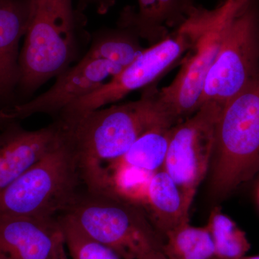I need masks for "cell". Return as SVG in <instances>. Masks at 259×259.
Instances as JSON below:
<instances>
[{
    "label": "cell",
    "mask_w": 259,
    "mask_h": 259,
    "mask_svg": "<svg viewBox=\"0 0 259 259\" xmlns=\"http://www.w3.org/2000/svg\"><path fill=\"white\" fill-rule=\"evenodd\" d=\"M140 37L130 29L118 25L117 28L102 30L94 37L87 52L125 68L143 52Z\"/></svg>",
    "instance_id": "obj_18"
},
{
    "label": "cell",
    "mask_w": 259,
    "mask_h": 259,
    "mask_svg": "<svg viewBox=\"0 0 259 259\" xmlns=\"http://www.w3.org/2000/svg\"><path fill=\"white\" fill-rule=\"evenodd\" d=\"M258 196H259V191H258Z\"/></svg>",
    "instance_id": "obj_25"
},
{
    "label": "cell",
    "mask_w": 259,
    "mask_h": 259,
    "mask_svg": "<svg viewBox=\"0 0 259 259\" xmlns=\"http://www.w3.org/2000/svg\"><path fill=\"white\" fill-rule=\"evenodd\" d=\"M253 4L252 0L228 25L206 78L201 106L209 102L223 106L259 74V16Z\"/></svg>",
    "instance_id": "obj_7"
},
{
    "label": "cell",
    "mask_w": 259,
    "mask_h": 259,
    "mask_svg": "<svg viewBox=\"0 0 259 259\" xmlns=\"http://www.w3.org/2000/svg\"><path fill=\"white\" fill-rule=\"evenodd\" d=\"M12 120H13V118L10 112H5L0 110V124L5 123Z\"/></svg>",
    "instance_id": "obj_23"
},
{
    "label": "cell",
    "mask_w": 259,
    "mask_h": 259,
    "mask_svg": "<svg viewBox=\"0 0 259 259\" xmlns=\"http://www.w3.org/2000/svg\"><path fill=\"white\" fill-rule=\"evenodd\" d=\"M87 1L93 2L96 4L100 5V10L102 12L106 10L110 7L111 0H87Z\"/></svg>",
    "instance_id": "obj_22"
},
{
    "label": "cell",
    "mask_w": 259,
    "mask_h": 259,
    "mask_svg": "<svg viewBox=\"0 0 259 259\" xmlns=\"http://www.w3.org/2000/svg\"><path fill=\"white\" fill-rule=\"evenodd\" d=\"M49 259H71L68 250L66 249L64 236L58 241L52 254Z\"/></svg>",
    "instance_id": "obj_21"
},
{
    "label": "cell",
    "mask_w": 259,
    "mask_h": 259,
    "mask_svg": "<svg viewBox=\"0 0 259 259\" xmlns=\"http://www.w3.org/2000/svg\"><path fill=\"white\" fill-rule=\"evenodd\" d=\"M163 253L166 259H213L214 243L207 226L189 223L165 235Z\"/></svg>",
    "instance_id": "obj_17"
},
{
    "label": "cell",
    "mask_w": 259,
    "mask_h": 259,
    "mask_svg": "<svg viewBox=\"0 0 259 259\" xmlns=\"http://www.w3.org/2000/svg\"><path fill=\"white\" fill-rule=\"evenodd\" d=\"M80 181L76 156L63 134L56 147L0 192V216L58 219L77 198Z\"/></svg>",
    "instance_id": "obj_6"
},
{
    "label": "cell",
    "mask_w": 259,
    "mask_h": 259,
    "mask_svg": "<svg viewBox=\"0 0 259 259\" xmlns=\"http://www.w3.org/2000/svg\"><path fill=\"white\" fill-rule=\"evenodd\" d=\"M18 88L29 97L79 60L73 0H28Z\"/></svg>",
    "instance_id": "obj_2"
},
{
    "label": "cell",
    "mask_w": 259,
    "mask_h": 259,
    "mask_svg": "<svg viewBox=\"0 0 259 259\" xmlns=\"http://www.w3.org/2000/svg\"><path fill=\"white\" fill-rule=\"evenodd\" d=\"M252 0H224L214 10L192 6L180 26L190 33L192 47L181 61L178 74L159 90V99L177 124L201 107L206 78L217 57L228 25Z\"/></svg>",
    "instance_id": "obj_4"
},
{
    "label": "cell",
    "mask_w": 259,
    "mask_h": 259,
    "mask_svg": "<svg viewBox=\"0 0 259 259\" xmlns=\"http://www.w3.org/2000/svg\"><path fill=\"white\" fill-rule=\"evenodd\" d=\"M64 214L122 259H166L163 238L144 207L114 191L79 193Z\"/></svg>",
    "instance_id": "obj_3"
},
{
    "label": "cell",
    "mask_w": 259,
    "mask_h": 259,
    "mask_svg": "<svg viewBox=\"0 0 259 259\" xmlns=\"http://www.w3.org/2000/svg\"><path fill=\"white\" fill-rule=\"evenodd\" d=\"M62 236L59 218L0 216V254L10 259H49Z\"/></svg>",
    "instance_id": "obj_12"
},
{
    "label": "cell",
    "mask_w": 259,
    "mask_h": 259,
    "mask_svg": "<svg viewBox=\"0 0 259 259\" xmlns=\"http://www.w3.org/2000/svg\"><path fill=\"white\" fill-rule=\"evenodd\" d=\"M122 69L112 61L86 52L77 62L55 78L47 91L15 105L10 113L14 119L37 114L57 117L66 107L97 91Z\"/></svg>",
    "instance_id": "obj_10"
},
{
    "label": "cell",
    "mask_w": 259,
    "mask_h": 259,
    "mask_svg": "<svg viewBox=\"0 0 259 259\" xmlns=\"http://www.w3.org/2000/svg\"><path fill=\"white\" fill-rule=\"evenodd\" d=\"M57 120L76 156L81 180L92 192L110 190L107 168L146 131L160 124L176 125L162 105L156 83L144 89L135 101Z\"/></svg>",
    "instance_id": "obj_1"
},
{
    "label": "cell",
    "mask_w": 259,
    "mask_h": 259,
    "mask_svg": "<svg viewBox=\"0 0 259 259\" xmlns=\"http://www.w3.org/2000/svg\"><path fill=\"white\" fill-rule=\"evenodd\" d=\"M28 13V0H0V100L11 97L18 87L20 45Z\"/></svg>",
    "instance_id": "obj_13"
},
{
    "label": "cell",
    "mask_w": 259,
    "mask_h": 259,
    "mask_svg": "<svg viewBox=\"0 0 259 259\" xmlns=\"http://www.w3.org/2000/svg\"><path fill=\"white\" fill-rule=\"evenodd\" d=\"M138 10L126 8L119 25L134 31L150 46L166 38L168 28L183 23L192 7V0H137Z\"/></svg>",
    "instance_id": "obj_14"
},
{
    "label": "cell",
    "mask_w": 259,
    "mask_h": 259,
    "mask_svg": "<svg viewBox=\"0 0 259 259\" xmlns=\"http://www.w3.org/2000/svg\"><path fill=\"white\" fill-rule=\"evenodd\" d=\"M222 107L206 102L172 127L163 169L192 203L212 163L216 123Z\"/></svg>",
    "instance_id": "obj_9"
},
{
    "label": "cell",
    "mask_w": 259,
    "mask_h": 259,
    "mask_svg": "<svg viewBox=\"0 0 259 259\" xmlns=\"http://www.w3.org/2000/svg\"><path fill=\"white\" fill-rule=\"evenodd\" d=\"M211 192L226 197L259 171V74L223 105L214 134Z\"/></svg>",
    "instance_id": "obj_5"
},
{
    "label": "cell",
    "mask_w": 259,
    "mask_h": 259,
    "mask_svg": "<svg viewBox=\"0 0 259 259\" xmlns=\"http://www.w3.org/2000/svg\"><path fill=\"white\" fill-rule=\"evenodd\" d=\"M174 126L160 124L148 130L136 140L122 157L108 166L107 175L109 170L115 167H127L151 175L161 170L166 159Z\"/></svg>",
    "instance_id": "obj_16"
},
{
    "label": "cell",
    "mask_w": 259,
    "mask_h": 259,
    "mask_svg": "<svg viewBox=\"0 0 259 259\" xmlns=\"http://www.w3.org/2000/svg\"><path fill=\"white\" fill-rule=\"evenodd\" d=\"M71 259H122L113 250L87 235L66 214L59 218Z\"/></svg>",
    "instance_id": "obj_20"
},
{
    "label": "cell",
    "mask_w": 259,
    "mask_h": 259,
    "mask_svg": "<svg viewBox=\"0 0 259 259\" xmlns=\"http://www.w3.org/2000/svg\"><path fill=\"white\" fill-rule=\"evenodd\" d=\"M206 226L214 243V258H241L249 250V241L244 232L220 207L212 209Z\"/></svg>",
    "instance_id": "obj_19"
},
{
    "label": "cell",
    "mask_w": 259,
    "mask_h": 259,
    "mask_svg": "<svg viewBox=\"0 0 259 259\" xmlns=\"http://www.w3.org/2000/svg\"><path fill=\"white\" fill-rule=\"evenodd\" d=\"M62 134L57 120L35 131L15 125L0 133V192L56 147Z\"/></svg>",
    "instance_id": "obj_11"
},
{
    "label": "cell",
    "mask_w": 259,
    "mask_h": 259,
    "mask_svg": "<svg viewBox=\"0 0 259 259\" xmlns=\"http://www.w3.org/2000/svg\"><path fill=\"white\" fill-rule=\"evenodd\" d=\"M192 44L189 32L179 26L166 38L145 49L102 88L64 109L57 118H72L117 103L129 94L155 84L163 75L181 63Z\"/></svg>",
    "instance_id": "obj_8"
},
{
    "label": "cell",
    "mask_w": 259,
    "mask_h": 259,
    "mask_svg": "<svg viewBox=\"0 0 259 259\" xmlns=\"http://www.w3.org/2000/svg\"><path fill=\"white\" fill-rule=\"evenodd\" d=\"M0 259H10L8 257L5 256L4 255L0 254Z\"/></svg>",
    "instance_id": "obj_24"
},
{
    "label": "cell",
    "mask_w": 259,
    "mask_h": 259,
    "mask_svg": "<svg viewBox=\"0 0 259 259\" xmlns=\"http://www.w3.org/2000/svg\"><path fill=\"white\" fill-rule=\"evenodd\" d=\"M190 202L179 185L163 168L148 182L144 204L162 238L168 232L190 223Z\"/></svg>",
    "instance_id": "obj_15"
}]
</instances>
